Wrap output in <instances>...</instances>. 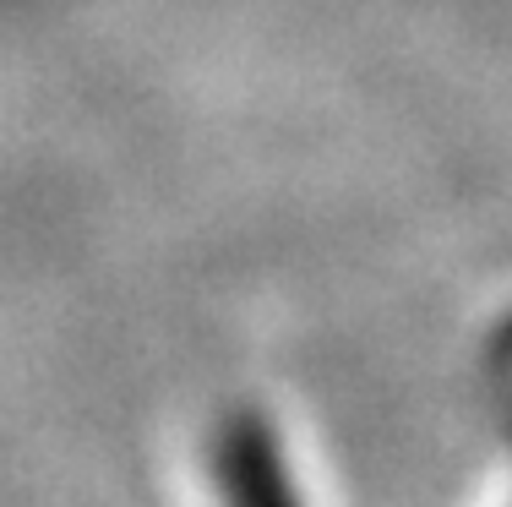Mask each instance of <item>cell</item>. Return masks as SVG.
I'll use <instances>...</instances> for the list:
<instances>
[{"label":"cell","mask_w":512,"mask_h":507,"mask_svg":"<svg viewBox=\"0 0 512 507\" xmlns=\"http://www.w3.org/2000/svg\"><path fill=\"white\" fill-rule=\"evenodd\" d=\"M213 475L224 486V507H300L295 480L284 469V448L267 415L235 409L218 426L213 442Z\"/></svg>","instance_id":"obj_1"},{"label":"cell","mask_w":512,"mask_h":507,"mask_svg":"<svg viewBox=\"0 0 512 507\" xmlns=\"http://www.w3.org/2000/svg\"><path fill=\"white\" fill-rule=\"evenodd\" d=\"M507 398H512V382H507Z\"/></svg>","instance_id":"obj_2"}]
</instances>
